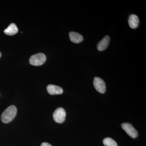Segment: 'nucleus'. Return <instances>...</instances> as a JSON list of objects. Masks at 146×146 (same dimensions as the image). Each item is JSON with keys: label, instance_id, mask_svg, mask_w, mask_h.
I'll use <instances>...</instances> for the list:
<instances>
[{"label": "nucleus", "instance_id": "f257e3e1", "mask_svg": "<svg viewBox=\"0 0 146 146\" xmlns=\"http://www.w3.org/2000/svg\"><path fill=\"white\" fill-rule=\"evenodd\" d=\"M17 111V108L14 106H10L7 108L2 114L1 119L2 122L7 123L11 122L16 117Z\"/></svg>", "mask_w": 146, "mask_h": 146}, {"label": "nucleus", "instance_id": "f03ea898", "mask_svg": "<svg viewBox=\"0 0 146 146\" xmlns=\"http://www.w3.org/2000/svg\"><path fill=\"white\" fill-rule=\"evenodd\" d=\"M46 60V57L44 54L38 53L31 56L29 59V63L34 66H40L43 65Z\"/></svg>", "mask_w": 146, "mask_h": 146}, {"label": "nucleus", "instance_id": "7ed1b4c3", "mask_svg": "<svg viewBox=\"0 0 146 146\" xmlns=\"http://www.w3.org/2000/svg\"><path fill=\"white\" fill-rule=\"evenodd\" d=\"M66 112L62 108H57L53 114V117L56 122L62 123L65 121L66 117Z\"/></svg>", "mask_w": 146, "mask_h": 146}, {"label": "nucleus", "instance_id": "20e7f679", "mask_svg": "<svg viewBox=\"0 0 146 146\" xmlns=\"http://www.w3.org/2000/svg\"><path fill=\"white\" fill-rule=\"evenodd\" d=\"M121 127L128 135L131 138H135L138 137V131L131 124L128 123H123L121 124Z\"/></svg>", "mask_w": 146, "mask_h": 146}, {"label": "nucleus", "instance_id": "39448f33", "mask_svg": "<svg viewBox=\"0 0 146 146\" xmlns=\"http://www.w3.org/2000/svg\"><path fill=\"white\" fill-rule=\"evenodd\" d=\"M94 85L95 89L101 94H104L106 89L105 83L102 79L96 77L94 79Z\"/></svg>", "mask_w": 146, "mask_h": 146}, {"label": "nucleus", "instance_id": "423d86ee", "mask_svg": "<svg viewBox=\"0 0 146 146\" xmlns=\"http://www.w3.org/2000/svg\"><path fill=\"white\" fill-rule=\"evenodd\" d=\"M47 90L50 95H58L63 93V89L61 87L53 84L48 85L47 87Z\"/></svg>", "mask_w": 146, "mask_h": 146}, {"label": "nucleus", "instance_id": "0eeeda50", "mask_svg": "<svg viewBox=\"0 0 146 146\" xmlns=\"http://www.w3.org/2000/svg\"><path fill=\"white\" fill-rule=\"evenodd\" d=\"M110 38L109 36H105L101 41H100L97 45V49L98 50L102 51L107 48L109 45Z\"/></svg>", "mask_w": 146, "mask_h": 146}, {"label": "nucleus", "instance_id": "6e6552de", "mask_svg": "<svg viewBox=\"0 0 146 146\" xmlns=\"http://www.w3.org/2000/svg\"><path fill=\"white\" fill-rule=\"evenodd\" d=\"M69 36L71 42L76 44H78L82 42L83 37L81 34L75 32H70L69 33Z\"/></svg>", "mask_w": 146, "mask_h": 146}, {"label": "nucleus", "instance_id": "1a4fd4ad", "mask_svg": "<svg viewBox=\"0 0 146 146\" xmlns=\"http://www.w3.org/2000/svg\"><path fill=\"white\" fill-rule=\"evenodd\" d=\"M139 23V18L135 14H131L129 17L128 23L131 29H135L138 27Z\"/></svg>", "mask_w": 146, "mask_h": 146}, {"label": "nucleus", "instance_id": "9d476101", "mask_svg": "<svg viewBox=\"0 0 146 146\" xmlns=\"http://www.w3.org/2000/svg\"><path fill=\"white\" fill-rule=\"evenodd\" d=\"M18 29L14 23L11 24L4 31V33L7 35H13L18 32Z\"/></svg>", "mask_w": 146, "mask_h": 146}, {"label": "nucleus", "instance_id": "9b49d317", "mask_svg": "<svg viewBox=\"0 0 146 146\" xmlns=\"http://www.w3.org/2000/svg\"><path fill=\"white\" fill-rule=\"evenodd\" d=\"M103 144L105 146H118L116 141L110 138H104L103 140Z\"/></svg>", "mask_w": 146, "mask_h": 146}, {"label": "nucleus", "instance_id": "f8f14e48", "mask_svg": "<svg viewBox=\"0 0 146 146\" xmlns=\"http://www.w3.org/2000/svg\"><path fill=\"white\" fill-rule=\"evenodd\" d=\"M41 146H52L50 144L48 143H46V142H44V143H42V145H41Z\"/></svg>", "mask_w": 146, "mask_h": 146}, {"label": "nucleus", "instance_id": "ddd939ff", "mask_svg": "<svg viewBox=\"0 0 146 146\" xmlns=\"http://www.w3.org/2000/svg\"><path fill=\"white\" fill-rule=\"evenodd\" d=\"M1 52H0V58L1 57Z\"/></svg>", "mask_w": 146, "mask_h": 146}]
</instances>
